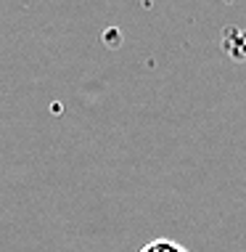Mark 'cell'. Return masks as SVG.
I'll list each match as a JSON object with an SVG mask.
<instances>
[{"label":"cell","mask_w":246,"mask_h":252,"mask_svg":"<svg viewBox=\"0 0 246 252\" xmlns=\"http://www.w3.org/2000/svg\"><path fill=\"white\" fill-rule=\"evenodd\" d=\"M225 37H233L236 43L233 45H228V51L230 56H236V59H246V30H225Z\"/></svg>","instance_id":"1"},{"label":"cell","mask_w":246,"mask_h":252,"mask_svg":"<svg viewBox=\"0 0 246 252\" xmlns=\"http://www.w3.org/2000/svg\"><path fill=\"white\" fill-rule=\"evenodd\" d=\"M140 252H188L186 247H180L177 242H169V239H156L151 244H146Z\"/></svg>","instance_id":"2"}]
</instances>
